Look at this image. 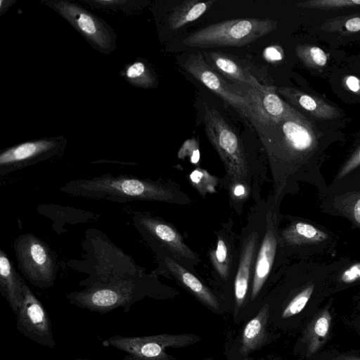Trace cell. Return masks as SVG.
<instances>
[{"mask_svg":"<svg viewBox=\"0 0 360 360\" xmlns=\"http://www.w3.org/2000/svg\"><path fill=\"white\" fill-rule=\"evenodd\" d=\"M345 29L349 32L360 31V17H354L346 21Z\"/></svg>","mask_w":360,"mask_h":360,"instance_id":"32","label":"cell"},{"mask_svg":"<svg viewBox=\"0 0 360 360\" xmlns=\"http://www.w3.org/2000/svg\"><path fill=\"white\" fill-rule=\"evenodd\" d=\"M236 86L237 91L245 96L251 103L250 121L255 128L274 123L295 110L285 103L272 87L262 85L258 81L252 87Z\"/></svg>","mask_w":360,"mask_h":360,"instance_id":"11","label":"cell"},{"mask_svg":"<svg viewBox=\"0 0 360 360\" xmlns=\"http://www.w3.org/2000/svg\"><path fill=\"white\" fill-rule=\"evenodd\" d=\"M300 6L314 8H345L360 6V0H324L299 4Z\"/></svg>","mask_w":360,"mask_h":360,"instance_id":"27","label":"cell"},{"mask_svg":"<svg viewBox=\"0 0 360 360\" xmlns=\"http://www.w3.org/2000/svg\"><path fill=\"white\" fill-rule=\"evenodd\" d=\"M331 315L327 309L317 313L304 332L307 356L316 353L324 344L330 328Z\"/></svg>","mask_w":360,"mask_h":360,"instance_id":"20","label":"cell"},{"mask_svg":"<svg viewBox=\"0 0 360 360\" xmlns=\"http://www.w3.org/2000/svg\"><path fill=\"white\" fill-rule=\"evenodd\" d=\"M14 250L18 267L30 283L41 288L53 285L57 266L56 257L47 244L27 233L15 240Z\"/></svg>","mask_w":360,"mask_h":360,"instance_id":"6","label":"cell"},{"mask_svg":"<svg viewBox=\"0 0 360 360\" xmlns=\"http://www.w3.org/2000/svg\"><path fill=\"white\" fill-rule=\"evenodd\" d=\"M212 259L217 272L223 278H226L229 266L228 249L223 239L218 240L217 248Z\"/></svg>","mask_w":360,"mask_h":360,"instance_id":"26","label":"cell"},{"mask_svg":"<svg viewBox=\"0 0 360 360\" xmlns=\"http://www.w3.org/2000/svg\"><path fill=\"white\" fill-rule=\"evenodd\" d=\"M264 57L269 61H276L282 58V54L278 47L271 46L264 51Z\"/></svg>","mask_w":360,"mask_h":360,"instance_id":"31","label":"cell"},{"mask_svg":"<svg viewBox=\"0 0 360 360\" xmlns=\"http://www.w3.org/2000/svg\"><path fill=\"white\" fill-rule=\"evenodd\" d=\"M269 318V307L264 304L257 314L245 326L239 353L247 356L259 348L266 337V326Z\"/></svg>","mask_w":360,"mask_h":360,"instance_id":"17","label":"cell"},{"mask_svg":"<svg viewBox=\"0 0 360 360\" xmlns=\"http://www.w3.org/2000/svg\"><path fill=\"white\" fill-rule=\"evenodd\" d=\"M276 245L274 233L269 229L264 237L256 260L251 292L252 299L257 296L269 276L274 263Z\"/></svg>","mask_w":360,"mask_h":360,"instance_id":"16","label":"cell"},{"mask_svg":"<svg viewBox=\"0 0 360 360\" xmlns=\"http://www.w3.org/2000/svg\"><path fill=\"white\" fill-rule=\"evenodd\" d=\"M346 85L354 92L360 91V80L354 76H349L347 78Z\"/></svg>","mask_w":360,"mask_h":360,"instance_id":"33","label":"cell"},{"mask_svg":"<svg viewBox=\"0 0 360 360\" xmlns=\"http://www.w3.org/2000/svg\"><path fill=\"white\" fill-rule=\"evenodd\" d=\"M65 18L80 34L103 52L112 50L115 45L113 32L108 25L82 7L65 1L47 3Z\"/></svg>","mask_w":360,"mask_h":360,"instance_id":"8","label":"cell"},{"mask_svg":"<svg viewBox=\"0 0 360 360\" xmlns=\"http://www.w3.org/2000/svg\"><path fill=\"white\" fill-rule=\"evenodd\" d=\"M297 53L299 58L310 67H323L326 64L328 59L326 53L317 46H298Z\"/></svg>","mask_w":360,"mask_h":360,"instance_id":"24","label":"cell"},{"mask_svg":"<svg viewBox=\"0 0 360 360\" xmlns=\"http://www.w3.org/2000/svg\"><path fill=\"white\" fill-rule=\"evenodd\" d=\"M24 281L16 272L6 252L0 250V289L1 295L17 316L22 305Z\"/></svg>","mask_w":360,"mask_h":360,"instance_id":"14","label":"cell"},{"mask_svg":"<svg viewBox=\"0 0 360 360\" xmlns=\"http://www.w3.org/2000/svg\"><path fill=\"white\" fill-rule=\"evenodd\" d=\"M146 294L144 285L135 275L119 276L94 283L79 292L67 295L71 304L99 313H107L118 307L124 312Z\"/></svg>","mask_w":360,"mask_h":360,"instance_id":"2","label":"cell"},{"mask_svg":"<svg viewBox=\"0 0 360 360\" xmlns=\"http://www.w3.org/2000/svg\"><path fill=\"white\" fill-rule=\"evenodd\" d=\"M214 3V1H186L173 8L167 21L172 30H179L185 25L191 22L203 15Z\"/></svg>","mask_w":360,"mask_h":360,"instance_id":"21","label":"cell"},{"mask_svg":"<svg viewBox=\"0 0 360 360\" xmlns=\"http://www.w3.org/2000/svg\"><path fill=\"white\" fill-rule=\"evenodd\" d=\"M206 55L215 69L233 82L236 86L243 89L252 87L257 81L230 56L218 52H208Z\"/></svg>","mask_w":360,"mask_h":360,"instance_id":"18","label":"cell"},{"mask_svg":"<svg viewBox=\"0 0 360 360\" xmlns=\"http://www.w3.org/2000/svg\"><path fill=\"white\" fill-rule=\"evenodd\" d=\"M23 295V301L17 315V329L28 339L53 348L56 342L48 314L25 281Z\"/></svg>","mask_w":360,"mask_h":360,"instance_id":"10","label":"cell"},{"mask_svg":"<svg viewBox=\"0 0 360 360\" xmlns=\"http://www.w3.org/2000/svg\"><path fill=\"white\" fill-rule=\"evenodd\" d=\"M244 188H245L242 185H240V184L237 185L236 186H235V188L233 189L234 195L236 196H240V195H244V193H245Z\"/></svg>","mask_w":360,"mask_h":360,"instance_id":"36","label":"cell"},{"mask_svg":"<svg viewBox=\"0 0 360 360\" xmlns=\"http://www.w3.org/2000/svg\"><path fill=\"white\" fill-rule=\"evenodd\" d=\"M333 360H360V357L354 355H340Z\"/></svg>","mask_w":360,"mask_h":360,"instance_id":"35","label":"cell"},{"mask_svg":"<svg viewBox=\"0 0 360 360\" xmlns=\"http://www.w3.org/2000/svg\"><path fill=\"white\" fill-rule=\"evenodd\" d=\"M278 91L292 103L298 105L317 117L328 119L337 115V112L333 108L310 95L287 87H280Z\"/></svg>","mask_w":360,"mask_h":360,"instance_id":"22","label":"cell"},{"mask_svg":"<svg viewBox=\"0 0 360 360\" xmlns=\"http://www.w3.org/2000/svg\"><path fill=\"white\" fill-rule=\"evenodd\" d=\"M360 165V149L351 157L349 161L346 163L342 170L341 171L339 176H343L353 169Z\"/></svg>","mask_w":360,"mask_h":360,"instance_id":"30","label":"cell"},{"mask_svg":"<svg viewBox=\"0 0 360 360\" xmlns=\"http://www.w3.org/2000/svg\"><path fill=\"white\" fill-rule=\"evenodd\" d=\"M257 233L252 232L248 236L243 247L234 282L236 303L238 308L243 304L247 295L250 270L257 249Z\"/></svg>","mask_w":360,"mask_h":360,"instance_id":"15","label":"cell"},{"mask_svg":"<svg viewBox=\"0 0 360 360\" xmlns=\"http://www.w3.org/2000/svg\"><path fill=\"white\" fill-rule=\"evenodd\" d=\"M276 27V22L270 19H231L200 29L186 37L183 43L198 48L242 46L268 34Z\"/></svg>","mask_w":360,"mask_h":360,"instance_id":"3","label":"cell"},{"mask_svg":"<svg viewBox=\"0 0 360 360\" xmlns=\"http://www.w3.org/2000/svg\"><path fill=\"white\" fill-rule=\"evenodd\" d=\"M255 129L269 156L276 159L304 151L313 142L311 131L296 110L274 123Z\"/></svg>","mask_w":360,"mask_h":360,"instance_id":"4","label":"cell"},{"mask_svg":"<svg viewBox=\"0 0 360 360\" xmlns=\"http://www.w3.org/2000/svg\"><path fill=\"white\" fill-rule=\"evenodd\" d=\"M139 224L155 239L174 255L185 259L195 260V253L184 243L181 236L169 225L153 217H141Z\"/></svg>","mask_w":360,"mask_h":360,"instance_id":"13","label":"cell"},{"mask_svg":"<svg viewBox=\"0 0 360 360\" xmlns=\"http://www.w3.org/2000/svg\"><path fill=\"white\" fill-rule=\"evenodd\" d=\"M75 360H89V359H75Z\"/></svg>","mask_w":360,"mask_h":360,"instance_id":"37","label":"cell"},{"mask_svg":"<svg viewBox=\"0 0 360 360\" xmlns=\"http://www.w3.org/2000/svg\"><path fill=\"white\" fill-rule=\"evenodd\" d=\"M199 340L193 335L161 334L150 336H122L115 335L102 341L104 347H112L124 352L122 360H170L167 348H180Z\"/></svg>","mask_w":360,"mask_h":360,"instance_id":"7","label":"cell"},{"mask_svg":"<svg viewBox=\"0 0 360 360\" xmlns=\"http://www.w3.org/2000/svg\"><path fill=\"white\" fill-rule=\"evenodd\" d=\"M203 124L206 135L229 174L234 179H243L248 173V165L238 136L219 111L207 103L204 105Z\"/></svg>","mask_w":360,"mask_h":360,"instance_id":"5","label":"cell"},{"mask_svg":"<svg viewBox=\"0 0 360 360\" xmlns=\"http://www.w3.org/2000/svg\"><path fill=\"white\" fill-rule=\"evenodd\" d=\"M340 279L344 283H352L360 279V263L346 269L341 275Z\"/></svg>","mask_w":360,"mask_h":360,"instance_id":"29","label":"cell"},{"mask_svg":"<svg viewBox=\"0 0 360 360\" xmlns=\"http://www.w3.org/2000/svg\"><path fill=\"white\" fill-rule=\"evenodd\" d=\"M354 215L356 221L360 224V199L354 205Z\"/></svg>","mask_w":360,"mask_h":360,"instance_id":"34","label":"cell"},{"mask_svg":"<svg viewBox=\"0 0 360 360\" xmlns=\"http://www.w3.org/2000/svg\"><path fill=\"white\" fill-rule=\"evenodd\" d=\"M126 78L134 85L143 88L153 87L156 78L146 63L136 61L129 65L124 72Z\"/></svg>","mask_w":360,"mask_h":360,"instance_id":"23","label":"cell"},{"mask_svg":"<svg viewBox=\"0 0 360 360\" xmlns=\"http://www.w3.org/2000/svg\"><path fill=\"white\" fill-rule=\"evenodd\" d=\"M62 191L72 195L117 202L132 200L174 201V193L163 186L127 176L108 174L69 181Z\"/></svg>","mask_w":360,"mask_h":360,"instance_id":"1","label":"cell"},{"mask_svg":"<svg viewBox=\"0 0 360 360\" xmlns=\"http://www.w3.org/2000/svg\"><path fill=\"white\" fill-rule=\"evenodd\" d=\"M184 67L198 81L250 120L252 106L248 98L238 93L236 89H231L207 63L201 53L190 55L186 60Z\"/></svg>","mask_w":360,"mask_h":360,"instance_id":"9","label":"cell"},{"mask_svg":"<svg viewBox=\"0 0 360 360\" xmlns=\"http://www.w3.org/2000/svg\"><path fill=\"white\" fill-rule=\"evenodd\" d=\"M58 143L51 139L25 142L11 147L0 154L1 175L34 163L56 152Z\"/></svg>","mask_w":360,"mask_h":360,"instance_id":"12","label":"cell"},{"mask_svg":"<svg viewBox=\"0 0 360 360\" xmlns=\"http://www.w3.org/2000/svg\"><path fill=\"white\" fill-rule=\"evenodd\" d=\"M169 270L202 302L214 309H218L219 302L214 294L194 275L172 259L166 257Z\"/></svg>","mask_w":360,"mask_h":360,"instance_id":"19","label":"cell"},{"mask_svg":"<svg viewBox=\"0 0 360 360\" xmlns=\"http://www.w3.org/2000/svg\"><path fill=\"white\" fill-rule=\"evenodd\" d=\"M293 233L305 239L315 240L321 238V233L316 227L304 222L297 223L294 226Z\"/></svg>","mask_w":360,"mask_h":360,"instance_id":"28","label":"cell"},{"mask_svg":"<svg viewBox=\"0 0 360 360\" xmlns=\"http://www.w3.org/2000/svg\"><path fill=\"white\" fill-rule=\"evenodd\" d=\"M314 290V285H309L297 294L284 309L281 317L287 319L300 313L306 306Z\"/></svg>","mask_w":360,"mask_h":360,"instance_id":"25","label":"cell"}]
</instances>
